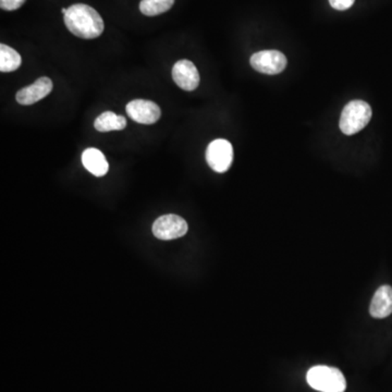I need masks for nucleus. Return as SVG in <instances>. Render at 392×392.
<instances>
[{"label":"nucleus","mask_w":392,"mask_h":392,"mask_svg":"<svg viewBox=\"0 0 392 392\" xmlns=\"http://www.w3.org/2000/svg\"><path fill=\"white\" fill-rule=\"evenodd\" d=\"M369 313L374 318H386L392 314V288L381 286L374 294L369 306Z\"/></svg>","instance_id":"10"},{"label":"nucleus","mask_w":392,"mask_h":392,"mask_svg":"<svg viewBox=\"0 0 392 392\" xmlns=\"http://www.w3.org/2000/svg\"><path fill=\"white\" fill-rule=\"evenodd\" d=\"M22 58L19 52L9 46L1 44L0 45V71L12 72L20 68Z\"/></svg>","instance_id":"13"},{"label":"nucleus","mask_w":392,"mask_h":392,"mask_svg":"<svg viewBox=\"0 0 392 392\" xmlns=\"http://www.w3.org/2000/svg\"><path fill=\"white\" fill-rule=\"evenodd\" d=\"M151 230L157 239L168 241V240L179 239L185 236L189 230V226L188 222L180 216L165 215L157 218L156 221L154 222Z\"/></svg>","instance_id":"5"},{"label":"nucleus","mask_w":392,"mask_h":392,"mask_svg":"<svg viewBox=\"0 0 392 392\" xmlns=\"http://www.w3.org/2000/svg\"><path fill=\"white\" fill-rule=\"evenodd\" d=\"M127 127V120L125 117L118 116L113 111H105L97 117L94 122V128L100 132H109V131H121Z\"/></svg>","instance_id":"12"},{"label":"nucleus","mask_w":392,"mask_h":392,"mask_svg":"<svg viewBox=\"0 0 392 392\" xmlns=\"http://www.w3.org/2000/svg\"><path fill=\"white\" fill-rule=\"evenodd\" d=\"M250 66L260 74H274L284 71L287 67V58L279 50H262L250 57Z\"/></svg>","instance_id":"6"},{"label":"nucleus","mask_w":392,"mask_h":392,"mask_svg":"<svg viewBox=\"0 0 392 392\" xmlns=\"http://www.w3.org/2000/svg\"><path fill=\"white\" fill-rule=\"evenodd\" d=\"M355 0H329L331 7L335 10H347L354 5Z\"/></svg>","instance_id":"16"},{"label":"nucleus","mask_w":392,"mask_h":392,"mask_svg":"<svg viewBox=\"0 0 392 392\" xmlns=\"http://www.w3.org/2000/svg\"><path fill=\"white\" fill-rule=\"evenodd\" d=\"M206 161L208 166L218 173L229 171L234 161V147L225 139H217L206 149Z\"/></svg>","instance_id":"4"},{"label":"nucleus","mask_w":392,"mask_h":392,"mask_svg":"<svg viewBox=\"0 0 392 392\" xmlns=\"http://www.w3.org/2000/svg\"><path fill=\"white\" fill-rule=\"evenodd\" d=\"M82 163L95 177H104L109 171V163L104 154L94 147L83 151Z\"/></svg>","instance_id":"11"},{"label":"nucleus","mask_w":392,"mask_h":392,"mask_svg":"<svg viewBox=\"0 0 392 392\" xmlns=\"http://www.w3.org/2000/svg\"><path fill=\"white\" fill-rule=\"evenodd\" d=\"M307 384L319 392H345L347 389V381L345 376L335 367H312L307 371Z\"/></svg>","instance_id":"2"},{"label":"nucleus","mask_w":392,"mask_h":392,"mask_svg":"<svg viewBox=\"0 0 392 392\" xmlns=\"http://www.w3.org/2000/svg\"><path fill=\"white\" fill-rule=\"evenodd\" d=\"M127 115L135 122L153 125L159 120L161 110L156 103L146 100H134L125 107Z\"/></svg>","instance_id":"7"},{"label":"nucleus","mask_w":392,"mask_h":392,"mask_svg":"<svg viewBox=\"0 0 392 392\" xmlns=\"http://www.w3.org/2000/svg\"><path fill=\"white\" fill-rule=\"evenodd\" d=\"M173 4L175 0H142L139 4V10L147 17H155L171 10Z\"/></svg>","instance_id":"14"},{"label":"nucleus","mask_w":392,"mask_h":392,"mask_svg":"<svg viewBox=\"0 0 392 392\" xmlns=\"http://www.w3.org/2000/svg\"><path fill=\"white\" fill-rule=\"evenodd\" d=\"M25 3V0H0V7L7 11L19 9Z\"/></svg>","instance_id":"15"},{"label":"nucleus","mask_w":392,"mask_h":392,"mask_svg":"<svg viewBox=\"0 0 392 392\" xmlns=\"http://www.w3.org/2000/svg\"><path fill=\"white\" fill-rule=\"evenodd\" d=\"M52 80L50 78L38 79L32 86H26V88H22L17 93L16 100L19 104L29 105L35 104V103L40 102V100L45 98L47 95L52 93Z\"/></svg>","instance_id":"9"},{"label":"nucleus","mask_w":392,"mask_h":392,"mask_svg":"<svg viewBox=\"0 0 392 392\" xmlns=\"http://www.w3.org/2000/svg\"><path fill=\"white\" fill-rule=\"evenodd\" d=\"M64 19L69 31L84 40L98 38L104 32V21L100 13L84 4H76L68 8Z\"/></svg>","instance_id":"1"},{"label":"nucleus","mask_w":392,"mask_h":392,"mask_svg":"<svg viewBox=\"0 0 392 392\" xmlns=\"http://www.w3.org/2000/svg\"><path fill=\"white\" fill-rule=\"evenodd\" d=\"M173 79L182 90H196L200 84V74L195 64L190 60H179L173 68Z\"/></svg>","instance_id":"8"},{"label":"nucleus","mask_w":392,"mask_h":392,"mask_svg":"<svg viewBox=\"0 0 392 392\" xmlns=\"http://www.w3.org/2000/svg\"><path fill=\"white\" fill-rule=\"evenodd\" d=\"M371 108L367 102L352 100L343 108L341 114L340 130L345 135H353L363 130L371 119Z\"/></svg>","instance_id":"3"},{"label":"nucleus","mask_w":392,"mask_h":392,"mask_svg":"<svg viewBox=\"0 0 392 392\" xmlns=\"http://www.w3.org/2000/svg\"><path fill=\"white\" fill-rule=\"evenodd\" d=\"M67 10H68V9H66V8H62V13H66Z\"/></svg>","instance_id":"17"}]
</instances>
